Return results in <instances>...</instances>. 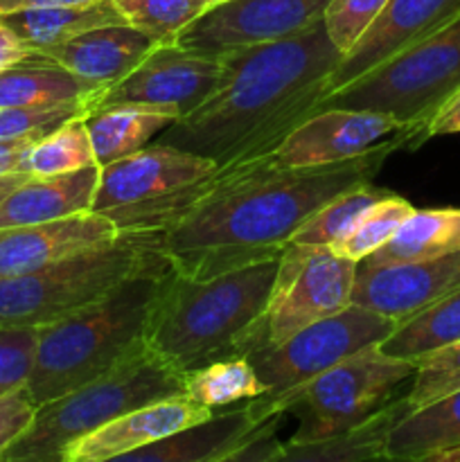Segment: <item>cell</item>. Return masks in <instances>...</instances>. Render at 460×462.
Returning a JSON list of instances; mask_svg holds the SVG:
<instances>
[{
    "instance_id": "6da1fadb",
    "label": "cell",
    "mask_w": 460,
    "mask_h": 462,
    "mask_svg": "<svg viewBox=\"0 0 460 462\" xmlns=\"http://www.w3.org/2000/svg\"><path fill=\"white\" fill-rule=\"evenodd\" d=\"M401 134L379 147L318 167H282L269 152L221 167L188 212L158 235L170 266L189 278H212L282 255L291 235L345 189L370 183Z\"/></svg>"
},
{
    "instance_id": "7a4b0ae2",
    "label": "cell",
    "mask_w": 460,
    "mask_h": 462,
    "mask_svg": "<svg viewBox=\"0 0 460 462\" xmlns=\"http://www.w3.org/2000/svg\"><path fill=\"white\" fill-rule=\"evenodd\" d=\"M219 59L221 77L212 93L167 126L158 143L210 158L221 170L271 152L305 120L343 54L320 18L287 39L233 50Z\"/></svg>"
},
{
    "instance_id": "3957f363",
    "label": "cell",
    "mask_w": 460,
    "mask_h": 462,
    "mask_svg": "<svg viewBox=\"0 0 460 462\" xmlns=\"http://www.w3.org/2000/svg\"><path fill=\"white\" fill-rule=\"evenodd\" d=\"M280 255L212 278L170 266L149 307L144 346L188 374L225 356H246L260 341Z\"/></svg>"
},
{
    "instance_id": "277c9868",
    "label": "cell",
    "mask_w": 460,
    "mask_h": 462,
    "mask_svg": "<svg viewBox=\"0 0 460 462\" xmlns=\"http://www.w3.org/2000/svg\"><path fill=\"white\" fill-rule=\"evenodd\" d=\"M170 262L126 278L108 296L39 328L34 370L25 383L32 404L61 397L111 368L144 343L149 307Z\"/></svg>"
},
{
    "instance_id": "5b68a950",
    "label": "cell",
    "mask_w": 460,
    "mask_h": 462,
    "mask_svg": "<svg viewBox=\"0 0 460 462\" xmlns=\"http://www.w3.org/2000/svg\"><path fill=\"white\" fill-rule=\"evenodd\" d=\"M179 370L140 346L102 377L36 406L30 427L0 462H61L63 451L102 424L138 406L183 395Z\"/></svg>"
},
{
    "instance_id": "8992f818",
    "label": "cell",
    "mask_w": 460,
    "mask_h": 462,
    "mask_svg": "<svg viewBox=\"0 0 460 462\" xmlns=\"http://www.w3.org/2000/svg\"><path fill=\"white\" fill-rule=\"evenodd\" d=\"M156 233H120L102 246L39 271L0 278V325H48L120 287L138 271L165 262Z\"/></svg>"
},
{
    "instance_id": "52a82bcc",
    "label": "cell",
    "mask_w": 460,
    "mask_h": 462,
    "mask_svg": "<svg viewBox=\"0 0 460 462\" xmlns=\"http://www.w3.org/2000/svg\"><path fill=\"white\" fill-rule=\"evenodd\" d=\"M458 90L460 16L436 34L374 66L359 79L325 95L311 113L332 106L386 113L400 122L404 147L410 149L418 131Z\"/></svg>"
},
{
    "instance_id": "ba28073f",
    "label": "cell",
    "mask_w": 460,
    "mask_h": 462,
    "mask_svg": "<svg viewBox=\"0 0 460 462\" xmlns=\"http://www.w3.org/2000/svg\"><path fill=\"white\" fill-rule=\"evenodd\" d=\"M395 328V320L352 302L338 314L298 329L282 343L257 347L246 356L264 383V395L244 404L255 422L287 413L291 397L311 379L356 352L379 346Z\"/></svg>"
},
{
    "instance_id": "9c48e42d",
    "label": "cell",
    "mask_w": 460,
    "mask_h": 462,
    "mask_svg": "<svg viewBox=\"0 0 460 462\" xmlns=\"http://www.w3.org/2000/svg\"><path fill=\"white\" fill-rule=\"evenodd\" d=\"M415 374V361L383 355L379 346L347 356L291 397L287 413L298 429L284 445L325 440L363 422L395 397Z\"/></svg>"
},
{
    "instance_id": "30bf717a",
    "label": "cell",
    "mask_w": 460,
    "mask_h": 462,
    "mask_svg": "<svg viewBox=\"0 0 460 462\" xmlns=\"http://www.w3.org/2000/svg\"><path fill=\"white\" fill-rule=\"evenodd\" d=\"M354 278L356 262L338 255L332 248L287 244L280 255L278 275L255 350L282 343L298 329L352 305Z\"/></svg>"
},
{
    "instance_id": "8fae6325",
    "label": "cell",
    "mask_w": 460,
    "mask_h": 462,
    "mask_svg": "<svg viewBox=\"0 0 460 462\" xmlns=\"http://www.w3.org/2000/svg\"><path fill=\"white\" fill-rule=\"evenodd\" d=\"M329 0H224L194 18L176 45L203 57L273 43L298 34L323 18Z\"/></svg>"
},
{
    "instance_id": "7c38bea8",
    "label": "cell",
    "mask_w": 460,
    "mask_h": 462,
    "mask_svg": "<svg viewBox=\"0 0 460 462\" xmlns=\"http://www.w3.org/2000/svg\"><path fill=\"white\" fill-rule=\"evenodd\" d=\"M219 170L210 158L171 144H147L115 162L99 167L97 189L90 210L115 224L129 212L153 206L161 199L206 180Z\"/></svg>"
},
{
    "instance_id": "4fadbf2b",
    "label": "cell",
    "mask_w": 460,
    "mask_h": 462,
    "mask_svg": "<svg viewBox=\"0 0 460 462\" xmlns=\"http://www.w3.org/2000/svg\"><path fill=\"white\" fill-rule=\"evenodd\" d=\"M219 77L221 59L189 52L176 43H158L129 75L93 95L88 113L117 104H138L183 117L212 93Z\"/></svg>"
},
{
    "instance_id": "5bb4252c",
    "label": "cell",
    "mask_w": 460,
    "mask_h": 462,
    "mask_svg": "<svg viewBox=\"0 0 460 462\" xmlns=\"http://www.w3.org/2000/svg\"><path fill=\"white\" fill-rule=\"evenodd\" d=\"M397 134L404 129L386 113L318 108L298 122L269 153L282 167L332 165L361 156Z\"/></svg>"
},
{
    "instance_id": "9a60e30c",
    "label": "cell",
    "mask_w": 460,
    "mask_h": 462,
    "mask_svg": "<svg viewBox=\"0 0 460 462\" xmlns=\"http://www.w3.org/2000/svg\"><path fill=\"white\" fill-rule=\"evenodd\" d=\"M460 289V251L431 260L370 266L356 262L352 302L397 325Z\"/></svg>"
},
{
    "instance_id": "2e32d148",
    "label": "cell",
    "mask_w": 460,
    "mask_h": 462,
    "mask_svg": "<svg viewBox=\"0 0 460 462\" xmlns=\"http://www.w3.org/2000/svg\"><path fill=\"white\" fill-rule=\"evenodd\" d=\"M458 16L460 0H388L383 12L374 18L354 48L334 68L325 84V95L359 79L374 66L436 34Z\"/></svg>"
},
{
    "instance_id": "e0dca14e",
    "label": "cell",
    "mask_w": 460,
    "mask_h": 462,
    "mask_svg": "<svg viewBox=\"0 0 460 462\" xmlns=\"http://www.w3.org/2000/svg\"><path fill=\"white\" fill-rule=\"evenodd\" d=\"M117 237L115 224L93 210L45 224L0 228V278L32 273Z\"/></svg>"
},
{
    "instance_id": "ac0fdd59",
    "label": "cell",
    "mask_w": 460,
    "mask_h": 462,
    "mask_svg": "<svg viewBox=\"0 0 460 462\" xmlns=\"http://www.w3.org/2000/svg\"><path fill=\"white\" fill-rule=\"evenodd\" d=\"M215 411L198 406L185 395L165 397L117 415L63 451L61 462L122 460L126 454L171 436L179 429L210 418Z\"/></svg>"
},
{
    "instance_id": "d6986e66",
    "label": "cell",
    "mask_w": 460,
    "mask_h": 462,
    "mask_svg": "<svg viewBox=\"0 0 460 462\" xmlns=\"http://www.w3.org/2000/svg\"><path fill=\"white\" fill-rule=\"evenodd\" d=\"M156 45L158 41L124 23L97 27L61 45L39 50L36 54L88 81L99 93L129 75Z\"/></svg>"
},
{
    "instance_id": "ffe728a7",
    "label": "cell",
    "mask_w": 460,
    "mask_h": 462,
    "mask_svg": "<svg viewBox=\"0 0 460 462\" xmlns=\"http://www.w3.org/2000/svg\"><path fill=\"white\" fill-rule=\"evenodd\" d=\"M99 165L57 176H30L0 201V228L34 226L88 212Z\"/></svg>"
},
{
    "instance_id": "44dd1931",
    "label": "cell",
    "mask_w": 460,
    "mask_h": 462,
    "mask_svg": "<svg viewBox=\"0 0 460 462\" xmlns=\"http://www.w3.org/2000/svg\"><path fill=\"white\" fill-rule=\"evenodd\" d=\"M246 404L219 409L210 418L126 454L129 462H224L225 454L255 427Z\"/></svg>"
},
{
    "instance_id": "7402d4cb",
    "label": "cell",
    "mask_w": 460,
    "mask_h": 462,
    "mask_svg": "<svg viewBox=\"0 0 460 462\" xmlns=\"http://www.w3.org/2000/svg\"><path fill=\"white\" fill-rule=\"evenodd\" d=\"M460 449V388L413 409L386 438V460H433Z\"/></svg>"
},
{
    "instance_id": "603a6c76",
    "label": "cell",
    "mask_w": 460,
    "mask_h": 462,
    "mask_svg": "<svg viewBox=\"0 0 460 462\" xmlns=\"http://www.w3.org/2000/svg\"><path fill=\"white\" fill-rule=\"evenodd\" d=\"M0 21L30 50L61 45L75 36L106 25H124V16L113 0H93L79 5H54V7L25 9L0 16Z\"/></svg>"
},
{
    "instance_id": "cb8c5ba5",
    "label": "cell",
    "mask_w": 460,
    "mask_h": 462,
    "mask_svg": "<svg viewBox=\"0 0 460 462\" xmlns=\"http://www.w3.org/2000/svg\"><path fill=\"white\" fill-rule=\"evenodd\" d=\"M410 413L409 397H392L386 406L365 418L363 422L305 445H284L282 462H361L386 460V438Z\"/></svg>"
},
{
    "instance_id": "d4e9b609",
    "label": "cell",
    "mask_w": 460,
    "mask_h": 462,
    "mask_svg": "<svg viewBox=\"0 0 460 462\" xmlns=\"http://www.w3.org/2000/svg\"><path fill=\"white\" fill-rule=\"evenodd\" d=\"M174 111L138 104H117V106L95 108L86 116L95 161L99 167L115 162L129 153L140 152L161 135L167 126L179 122Z\"/></svg>"
},
{
    "instance_id": "484cf974",
    "label": "cell",
    "mask_w": 460,
    "mask_h": 462,
    "mask_svg": "<svg viewBox=\"0 0 460 462\" xmlns=\"http://www.w3.org/2000/svg\"><path fill=\"white\" fill-rule=\"evenodd\" d=\"M454 251H460V208L413 210L379 251L361 262L370 266L400 264Z\"/></svg>"
},
{
    "instance_id": "4316f807",
    "label": "cell",
    "mask_w": 460,
    "mask_h": 462,
    "mask_svg": "<svg viewBox=\"0 0 460 462\" xmlns=\"http://www.w3.org/2000/svg\"><path fill=\"white\" fill-rule=\"evenodd\" d=\"M95 93L97 88L88 81L36 52L27 61L0 70V108L81 102Z\"/></svg>"
},
{
    "instance_id": "83f0119b",
    "label": "cell",
    "mask_w": 460,
    "mask_h": 462,
    "mask_svg": "<svg viewBox=\"0 0 460 462\" xmlns=\"http://www.w3.org/2000/svg\"><path fill=\"white\" fill-rule=\"evenodd\" d=\"M455 341H460V289L397 325L395 332L379 343V350L418 361Z\"/></svg>"
},
{
    "instance_id": "f1b7e54d",
    "label": "cell",
    "mask_w": 460,
    "mask_h": 462,
    "mask_svg": "<svg viewBox=\"0 0 460 462\" xmlns=\"http://www.w3.org/2000/svg\"><path fill=\"white\" fill-rule=\"evenodd\" d=\"M183 395L210 411L228 409L264 395L248 356H225L185 374Z\"/></svg>"
},
{
    "instance_id": "f546056e",
    "label": "cell",
    "mask_w": 460,
    "mask_h": 462,
    "mask_svg": "<svg viewBox=\"0 0 460 462\" xmlns=\"http://www.w3.org/2000/svg\"><path fill=\"white\" fill-rule=\"evenodd\" d=\"M388 189L374 188L373 180L356 188L345 189L332 201L325 203L320 210H316L296 233L291 235L287 244L314 248H334L352 228L356 221L370 210L377 201L388 197Z\"/></svg>"
},
{
    "instance_id": "4dcf8cb0",
    "label": "cell",
    "mask_w": 460,
    "mask_h": 462,
    "mask_svg": "<svg viewBox=\"0 0 460 462\" xmlns=\"http://www.w3.org/2000/svg\"><path fill=\"white\" fill-rule=\"evenodd\" d=\"M97 165L90 143L86 116L63 122L48 135L36 140L25 153L23 171L30 176H57Z\"/></svg>"
},
{
    "instance_id": "1f68e13d",
    "label": "cell",
    "mask_w": 460,
    "mask_h": 462,
    "mask_svg": "<svg viewBox=\"0 0 460 462\" xmlns=\"http://www.w3.org/2000/svg\"><path fill=\"white\" fill-rule=\"evenodd\" d=\"M124 21L158 43H176V36L207 9L206 0H113Z\"/></svg>"
},
{
    "instance_id": "d6a6232c",
    "label": "cell",
    "mask_w": 460,
    "mask_h": 462,
    "mask_svg": "<svg viewBox=\"0 0 460 462\" xmlns=\"http://www.w3.org/2000/svg\"><path fill=\"white\" fill-rule=\"evenodd\" d=\"M413 210L415 208L406 199L391 192L382 201L374 203L332 251L352 262L365 260L392 237V233Z\"/></svg>"
},
{
    "instance_id": "836d02e7",
    "label": "cell",
    "mask_w": 460,
    "mask_h": 462,
    "mask_svg": "<svg viewBox=\"0 0 460 462\" xmlns=\"http://www.w3.org/2000/svg\"><path fill=\"white\" fill-rule=\"evenodd\" d=\"M88 116V99L45 104V106L0 108V143L39 140L72 117Z\"/></svg>"
},
{
    "instance_id": "e575fe53",
    "label": "cell",
    "mask_w": 460,
    "mask_h": 462,
    "mask_svg": "<svg viewBox=\"0 0 460 462\" xmlns=\"http://www.w3.org/2000/svg\"><path fill=\"white\" fill-rule=\"evenodd\" d=\"M460 388V341L440 347L415 361V374L409 382L410 411Z\"/></svg>"
},
{
    "instance_id": "d590c367",
    "label": "cell",
    "mask_w": 460,
    "mask_h": 462,
    "mask_svg": "<svg viewBox=\"0 0 460 462\" xmlns=\"http://www.w3.org/2000/svg\"><path fill=\"white\" fill-rule=\"evenodd\" d=\"M36 325H0V395L25 388L36 361Z\"/></svg>"
},
{
    "instance_id": "8d00e7d4",
    "label": "cell",
    "mask_w": 460,
    "mask_h": 462,
    "mask_svg": "<svg viewBox=\"0 0 460 462\" xmlns=\"http://www.w3.org/2000/svg\"><path fill=\"white\" fill-rule=\"evenodd\" d=\"M388 0H329L323 12V25L334 48L345 57L374 18L383 12Z\"/></svg>"
},
{
    "instance_id": "74e56055",
    "label": "cell",
    "mask_w": 460,
    "mask_h": 462,
    "mask_svg": "<svg viewBox=\"0 0 460 462\" xmlns=\"http://www.w3.org/2000/svg\"><path fill=\"white\" fill-rule=\"evenodd\" d=\"M284 413L271 415V418L260 420L235 449L225 454L224 462H273L282 460L284 442L280 440V418Z\"/></svg>"
},
{
    "instance_id": "f35d334b",
    "label": "cell",
    "mask_w": 460,
    "mask_h": 462,
    "mask_svg": "<svg viewBox=\"0 0 460 462\" xmlns=\"http://www.w3.org/2000/svg\"><path fill=\"white\" fill-rule=\"evenodd\" d=\"M34 411L36 406L27 397L25 388L0 395V460L12 442L30 427Z\"/></svg>"
},
{
    "instance_id": "ab89813d",
    "label": "cell",
    "mask_w": 460,
    "mask_h": 462,
    "mask_svg": "<svg viewBox=\"0 0 460 462\" xmlns=\"http://www.w3.org/2000/svg\"><path fill=\"white\" fill-rule=\"evenodd\" d=\"M449 134H460V90L418 131V135L410 143V149H415L418 144L427 143V140L437 138V135H449Z\"/></svg>"
},
{
    "instance_id": "60d3db41",
    "label": "cell",
    "mask_w": 460,
    "mask_h": 462,
    "mask_svg": "<svg viewBox=\"0 0 460 462\" xmlns=\"http://www.w3.org/2000/svg\"><path fill=\"white\" fill-rule=\"evenodd\" d=\"M32 57H34V50L27 48V45L23 43L3 21H0V70L27 61V59Z\"/></svg>"
},
{
    "instance_id": "b9f144b4",
    "label": "cell",
    "mask_w": 460,
    "mask_h": 462,
    "mask_svg": "<svg viewBox=\"0 0 460 462\" xmlns=\"http://www.w3.org/2000/svg\"><path fill=\"white\" fill-rule=\"evenodd\" d=\"M34 143L36 140H7V143H0V176L23 171L27 149Z\"/></svg>"
},
{
    "instance_id": "7bdbcfd3",
    "label": "cell",
    "mask_w": 460,
    "mask_h": 462,
    "mask_svg": "<svg viewBox=\"0 0 460 462\" xmlns=\"http://www.w3.org/2000/svg\"><path fill=\"white\" fill-rule=\"evenodd\" d=\"M93 3V0H0V16L14 12H25V9L54 7V5H79Z\"/></svg>"
},
{
    "instance_id": "ee69618b",
    "label": "cell",
    "mask_w": 460,
    "mask_h": 462,
    "mask_svg": "<svg viewBox=\"0 0 460 462\" xmlns=\"http://www.w3.org/2000/svg\"><path fill=\"white\" fill-rule=\"evenodd\" d=\"M25 179H30V174H25V171H14V174L0 176V201H3L9 192H14Z\"/></svg>"
},
{
    "instance_id": "f6af8a7d",
    "label": "cell",
    "mask_w": 460,
    "mask_h": 462,
    "mask_svg": "<svg viewBox=\"0 0 460 462\" xmlns=\"http://www.w3.org/2000/svg\"><path fill=\"white\" fill-rule=\"evenodd\" d=\"M436 462H460V449L446 451V454H442Z\"/></svg>"
},
{
    "instance_id": "bcb514c9",
    "label": "cell",
    "mask_w": 460,
    "mask_h": 462,
    "mask_svg": "<svg viewBox=\"0 0 460 462\" xmlns=\"http://www.w3.org/2000/svg\"><path fill=\"white\" fill-rule=\"evenodd\" d=\"M207 3V7H212V5H219V3H224V0H206Z\"/></svg>"
}]
</instances>
